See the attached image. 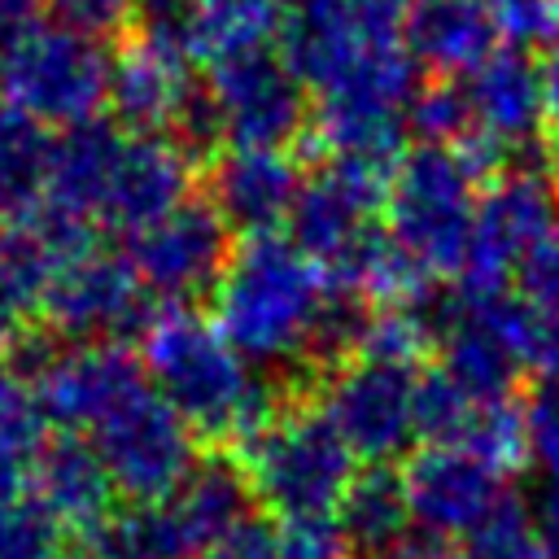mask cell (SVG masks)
<instances>
[{"label":"cell","mask_w":559,"mask_h":559,"mask_svg":"<svg viewBox=\"0 0 559 559\" xmlns=\"http://www.w3.org/2000/svg\"><path fill=\"white\" fill-rule=\"evenodd\" d=\"M140 367L153 393L210 450L253 437L280 406L262 376L192 306H162L140 328Z\"/></svg>","instance_id":"obj_1"},{"label":"cell","mask_w":559,"mask_h":559,"mask_svg":"<svg viewBox=\"0 0 559 559\" xmlns=\"http://www.w3.org/2000/svg\"><path fill=\"white\" fill-rule=\"evenodd\" d=\"M328 275L288 236H245L214 284V328L249 367L314 362Z\"/></svg>","instance_id":"obj_2"},{"label":"cell","mask_w":559,"mask_h":559,"mask_svg":"<svg viewBox=\"0 0 559 559\" xmlns=\"http://www.w3.org/2000/svg\"><path fill=\"white\" fill-rule=\"evenodd\" d=\"M498 153L467 135L463 144H415L397 157L384 188V236L437 284L459 280L480 179L498 170Z\"/></svg>","instance_id":"obj_3"},{"label":"cell","mask_w":559,"mask_h":559,"mask_svg":"<svg viewBox=\"0 0 559 559\" xmlns=\"http://www.w3.org/2000/svg\"><path fill=\"white\" fill-rule=\"evenodd\" d=\"M240 445L253 502L271 507L280 520L332 515L354 480L349 445L310 402H280L275 415Z\"/></svg>","instance_id":"obj_4"},{"label":"cell","mask_w":559,"mask_h":559,"mask_svg":"<svg viewBox=\"0 0 559 559\" xmlns=\"http://www.w3.org/2000/svg\"><path fill=\"white\" fill-rule=\"evenodd\" d=\"M109 52L100 39L61 26L31 22L0 35V105L35 118L39 127H79L109 100Z\"/></svg>","instance_id":"obj_5"},{"label":"cell","mask_w":559,"mask_h":559,"mask_svg":"<svg viewBox=\"0 0 559 559\" xmlns=\"http://www.w3.org/2000/svg\"><path fill=\"white\" fill-rule=\"evenodd\" d=\"M389 170L345 162V157H323L314 175H301V188L288 210V240L328 275L341 280L354 258L384 231L380 210H384V179Z\"/></svg>","instance_id":"obj_6"},{"label":"cell","mask_w":559,"mask_h":559,"mask_svg":"<svg viewBox=\"0 0 559 559\" xmlns=\"http://www.w3.org/2000/svg\"><path fill=\"white\" fill-rule=\"evenodd\" d=\"M415 393H419V362L345 358L323 376L319 411L341 432L354 459L389 463L419 437Z\"/></svg>","instance_id":"obj_7"},{"label":"cell","mask_w":559,"mask_h":559,"mask_svg":"<svg viewBox=\"0 0 559 559\" xmlns=\"http://www.w3.org/2000/svg\"><path fill=\"white\" fill-rule=\"evenodd\" d=\"M559 223V179L537 166H511L476 201L472 240L454 288H507L533 245Z\"/></svg>","instance_id":"obj_8"},{"label":"cell","mask_w":559,"mask_h":559,"mask_svg":"<svg viewBox=\"0 0 559 559\" xmlns=\"http://www.w3.org/2000/svg\"><path fill=\"white\" fill-rule=\"evenodd\" d=\"M92 445L114 480V493L131 502L170 498L197 463V437L148 384L92 428Z\"/></svg>","instance_id":"obj_9"},{"label":"cell","mask_w":559,"mask_h":559,"mask_svg":"<svg viewBox=\"0 0 559 559\" xmlns=\"http://www.w3.org/2000/svg\"><path fill=\"white\" fill-rule=\"evenodd\" d=\"M205 100L227 148H288L306 127V87L275 48L210 66Z\"/></svg>","instance_id":"obj_10"},{"label":"cell","mask_w":559,"mask_h":559,"mask_svg":"<svg viewBox=\"0 0 559 559\" xmlns=\"http://www.w3.org/2000/svg\"><path fill=\"white\" fill-rule=\"evenodd\" d=\"M52 336H66L70 345L87 341H118L127 332H140L148 323V288L140 284L127 253L87 249L83 258L66 262L39 310H35Z\"/></svg>","instance_id":"obj_11"},{"label":"cell","mask_w":559,"mask_h":559,"mask_svg":"<svg viewBox=\"0 0 559 559\" xmlns=\"http://www.w3.org/2000/svg\"><path fill=\"white\" fill-rule=\"evenodd\" d=\"M231 258V227L218 218L210 201L188 197L153 227L135 231L127 245V262L135 266L148 297L166 306H192L201 293H214L223 266Z\"/></svg>","instance_id":"obj_12"},{"label":"cell","mask_w":559,"mask_h":559,"mask_svg":"<svg viewBox=\"0 0 559 559\" xmlns=\"http://www.w3.org/2000/svg\"><path fill=\"white\" fill-rule=\"evenodd\" d=\"M148 384L140 358L122 349L118 341H87L66 345L44 358H35L31 389L48 424L61 432H92L105 415H114L127 397H135Z\"/></svg>","instance_id":"obj_13"},{"label":"cell","mask_w":559,"mask_h":559,"mask_svg":"<svg viewBox=\"0 0 559 559\" xmlns=\"http://www.w3.org/2000/svg\"><path fill=\"white\" fill-rule=\"evenodd\" d=\"M402 489L411 507V524H419L424 537L450 542L467 537L502 498H507V476L476 459L463 445H424L406 467H402Z\"/></svg>","instance_id":"obj_14"},{"label":"cell","mask_w":559,"mask_h":559,"mask_svg":"<svg viewBox=\"0 0 559 559\" xmlns=\"http://www.w3.org/2000/svg\"><path fill=\"white\" fill-rule=\"evenodd\" d=\"M192 192V153L170 135H122L114 179L100 205V231H122L127 240Z\"/></svg>","instance_id":"obj_15"},{"label":"cell","mask_w":559,"mask_h":559,"mask_svg":"<svg viewBox=\"0 0 559 559\" xmlns=\"http://www.w3.org/2000/svg\"><path fill=\"white\" fill-rule=\"evenodd\" d=\"M96 249V227L48 210L44 201L0 227V310L17 323L39 310L52 275Z\"/></svg>","instance_id":"obj_16"},{"label":"cell","mask_w":559,"mask_h":559,"mask_svg":"<svg viewBox=\"0 0 559 559\" xmlns=\"http://www.w3.org/2000/svg\"><path fill=\"white\" fill-rule=\"evenodd\" d=\"M467 109H472V135L489 144L498 157L528 148L542 135L546 122V96H542V66L528 57V48L498 44L463 83Z\"/></svg>","instance_id":"obj_17"},{"label":"cell","mask_w":559,"mask_h":559,"mask_svg":"<svg viewBox=\"0 0 559 559\" xmlns=\"http://www.w3.org/2000/svg\"><path fill=\"white\" fill-rule=\"evenodd\" d=\"M197 83L188 61L148 39H127L109 61V109L131 135H166L179 127Z\"/></svg>","instance_id":"obj_18"},{"label":"cell","mask_w":559,"mask_h":559,"mask_svg":"<svg viewBox=\"0 0 559 559\" xmlns=\"http://www.w3.org/2000/svg\"><path fill=\"white\" fill-rule=\"evenodd\" d=\"M301 188V166L288 148H227L210 166V205L231 231H275Z\"/></svg>","instance_id":"obj_19"},{"label":"cell","mask_w":559,"mask_h":559,"mask_svg":"<svg viewBox=\"0 0 559 559\" xmlns=\"http://www.w3.org/2000/svg\"><path fill=\"white\" fill-rule=\"evenodd\" d=\"M26 489H31V502L57 528H70L83 537H92L114 515V480H109L96 445L74 432L44 441Z\"/></svg>","instance_id":"obj_20"},{"label":"cell","mask_w":559,"mask_h":559,"mask_svg":"<svg viewBox=\"0 0 559 559\" xmlns=\"http://www.w3.org/2000/svg\"><path fill=\"white\" fill-rule=\"evenodd\" d=\"M402 39L415 66L441 79L472 74L498 48L493 0H411Z\"/></svg>","instance_id":"obj_21"},{"label":"cell","mask_w":559,"mask_h":559,"mask_svg":"<svg viewBox=\"0 0 559 559\" xmlns=\"http://www.w3.org/2000/svg\"><path fill=\"white\" fill-rule=\"evenodd\" d=\"M166 507L175 511V520H179V528H183L192 550L214 546L218 537H227L236 524L249 520L253 489H249L245 463L236 454H227V450H210L170 489Z\"/></svg>","instance_id":"obj_22"},{"label":"cell","mask_w":559,"mask_h":559,"mask_svg":"<svg viewBox=\"0 0 559 559\" xmlns=\"http://www.w3.org/2000/svg\"><path fill=\"white\" fill-rule=\"evenodd\" d=\"M336 524L358 559H384L389 550H397L411 537L402 472H393L389 463H367V472H354L345 498L336 502Z\"/></svg>","instance_id":"obj_23"},{"label":"cell","mask_w":559,"mask_h":559,"mask_svg":"<svg viewBox=\"0 0 559 559\" xmlns=\"http://www.w3.org/2000/svg\"><path fill=\"white\" fill-rule=\"evenodd\" d=\"M280 35H284L280 0H192L188 61L223 66V61L275 48Z\"/></svg>","instance_id":"obj_24"},{"label":"cell","mask_w":559,"mask_h":559,"mask_svg":"<svg viewBox=\"0 0 559 559\" xmlns=\"http://www.w3.org/2000/svg\"><path fill=\"white\" fill-rule=\"evenodd\" d=\"M511 293L524 314V362L542 371V380H555L559 376V223L520 262Z\"/></svg>","instance_id":"obj_25"},{"label":"cell","mask_w":559,"mask_h":559,"mask_svg":"<svg viewBox=\"0 0 559 559\" xmlns=\"http://www.w3.org/2000/svg\"><path fill=\"white\" fill-rule=\"evenodd\" d=\"M48 127L0 105V227L39 205L48 179Z\"/></svg>","instance_id":"obj_26"},{"label":"cell","mask_w":559,"mask_h":559,"mask_svg":"<svg viewBox=\"0 0 559 559\" xmlns=\"http://www.w3.org/2000/svg\"><path fill=\"white\" fill-rule=\"evenodd\" d=\"M44 411L35 402L31 380L0 362V498H17V489H26L31 467L44 450Z\"/></svg>","instance_id":"obj_27"},{"label":"cell","mask_w":559,"mask_h":559,"mask_svg":"<svg viewBox=\"0 0 559 559\" xmlns=\"http://www.w3.org/2000/svg\"><path fill=\"white\" fill-rule=\"evenodd\" d=\"M92 550L100 559H188L192 555L166 498L131 502L122 511L114 507V515L92 533Z\"/></svg>","instance_id":"obj_28"},{"label":"cell","mask_w":559,"mask_h":559,"mask_svg":"<svg viewBox=\"0 0 559 559\" xmlns=\"http://www.w3.org/2000/svg\"><path fill=\"white\" fill-rule=\"evenodd\" d=\"M459 559H555L542 524L507 493L467 537Z\"/></svg>","instance_id":"obj_29"},{"label":"cell","mask_w":559,"mask_h":559,"mask_svg":"<svg viewBox=\"0 0 559 559\" xmlns=\"http://www.w3.org/2000/svg\"><path fill=\"white\" fill-rule=\"evenodd\" d=\"M406 127L419 135V144H463L472 135V109L467 92L454 79H437L415 92Z\"/></svg>","instance_id":"obj_30"},{"label":"cell","mask_w":559,"mask_h":559,"mask_svg":"<svg viewBox=\"0 0 559 559\" xmlns=\"http://www.w3.org/2000/svg\"><path fill=\"white\" fill-rule=\"evenodd\" d=\"M61 528L31 498H0V559H52Z\"/></svg>","instance_id":"obj_31"},{"label":"cell","mask_w":559,"mask_h":559,"mask_svg":"<svg viewBox=\"0 0 559 559\" xmlns=\"http://www.w3.org/2000/svg\"><path fill=\"white\" fill-rule=\"evenodd\" d=\"M520 411H524L528 459L546 472V480H559V376L542 380Z\"/></svg>","instance_id":"obj_32"},{"label":"cell","mask_w":559,"mask_h":559,"mask_svg":"<svg viewBox=\"0 0 559 559\" xmlns=\"http://www.w3.org/2000/svg\"><path fill=\"white\" fill-rule=\"evenodd\" d=\"M280 555L284 559H358L336 524V515L284 520L280 524Z\"/></svg>","instance_id":"obj_33"},{"label":"cell","mask_w":559,"mask_h":559,"mask_svg":"<svg viewBox=\"0 0 559 559\" xmlns=\"http://www.w3.org/2000/svg\"><path fill=\"white\" fill-rule=\"evenodd\" d=\"M493 17L498 35L515 48L550 44L559 35V0H493Z\"/></svg>","instance_id":"obj_34"},{"label":"cell","mask_w":559,"mask_h":559,"mask_svg":"<svg viewBox=\"0 0 559 559\" xmlns=\"http://www.w3.org/2000/svg\"><path fill=\"white\" fill-rule=\"evenodd\" d=\"M345 26L358 35V39H371V44H393L402 39L406 31V13H411V0H336Z\"/></svg>","instance_id":"obj_35"},{"label":"cell","mask_w":559,"mask_h":559,"mask_svg":"<svg viewBox=\"0 0 559 559\" xmlns=\"http://www.w3.org/2000/svg\"><path fill=\"white\" fill-rule=\"evenodd\" d=\"M135 4H140V0H48L52 22L74 26V31L92 35V39L122 31V26L135 17Z\"/></svg>","instance_id":"obj_36"},{"label":"cell","mask_w":559,"mask_h":559,"mask_svg":"<svg viewBox=\"0 0 559 559\" xmlns=\"http://www.w3.org/2000/svg\"><path fill=\"white\" fill-rule=\"evenodd\" d=\"M201 559H284L280 555V528L266 524V520H258V515H249L227 537H218L214 546H205Z\"/></svg>","instance_id":"obj_37"},{"label":"cell","mask_w":559,"mask_h":559,"mask_svg":"<svg viewBox=\"0 0 559 559\" xmlns=\"http://www.w3.org/2000/svg\"><path fill=\"white\" fill-rule=\"evenodd\" d=\"M542 66V96H546V122L555 127L559 135V35L546 44V57L537 61Z\"/></svg>","instance_id":"obj_38"},{"label":"cell","mask_w":559,"mask_h":559,"mask_svg":"<svg viewBox=\"0 0 559 559\" xmlns=\"http://www.w3.org/2000/svg\"><path fill=\"white\" fill-rule=\"evenodd\" d=\"M537 524L550 542V555L559 559V480H546V493H542V507H537Z\"/></svg>","instance_id":"obj_39"},{"label":"cell","mask_w":559,"mask_h":559,"mask_svg":"<svg viewBox=\"0 0 559 559\" xmlns=\"http://www.w3.org/2000/svg\"><path fill=\"white\" fill-rule=\"evenodd\" d=\"M44 4H48V0H0V35L39 22V9H44Z\"/></svg>","instance_id":"obj_40"},{"label":"cell","mask_w":559,"mask_h":559,"mask_svg":"<svg viewBox=\"0 0 559 559\" xmlns=\"http://www.w3.org/2000/svg\"><path fill=\"white\" fill-rule=\"evenodd\" d=\"M384 559H459V555H450L441 542H432V537L419 533V537H406V542H402L397 550H389Z\"/></svg>","instance_id":"obj_41"},{"label":"cell","mask_w":559,"mask_h":559,"mask_svg":"<svg viewBox=\"0 0 559 559\" xmlns=\"http://www.w3.org/2000/svg\"><path fill=\"white\" fill-rule=\"evenodd\" d=\"M52 559H100L92 546H70V550H57Z\"/></svg>","instance_id":"obj_42"},{"label":"cell","mask_w":559,"mask_h":559,"mask_svg":"<svg viewBox=\"0 0 559 559\" xmlns=\"http://www.w3.org/2000/svg\"><path fill=\"white\" fill-rule=\"evenodd\" d=\"M280 4H293V9H301V4H310V0H280Z\"/></svg>","instance_id":"obj_43"},{"label":"cell","mask_w":559,"mask_h":559,"mask_svg":"<svg viewBox=\"0 0 559 559\" xmlns=\"http://www.w3.org/2000/svg\"><path fill=\"white\" fill-rule=\"evenodd\" d=\"M555 179H559V144H555Z\"/></svg>","instance_id":"obj_44"}]
</instances>
